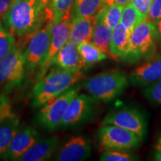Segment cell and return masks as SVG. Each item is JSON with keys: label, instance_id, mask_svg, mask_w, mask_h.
<instances>
[{"label": "cell", "instance_id": "cell-4", "mask_svg": "<svg viewBox=\"0 0 161 161\" xmlns=\"http://www.w3.org/2000/svg\"><path fill=\"white\" fill-rule=\"evenodd\" d=\"M158 41L156 25L145 18L130 32L128 61L135 62L152 57L156 54Z\"/></svg>", "mask_w": 161, "mask_h": 161}, {"label": "cell", "instance_id": "cell-31", "mask_svg": "<svg viewBox=\"0 0 161 161\" xmlns=\"http://www.w3.org/2000/svg\"><path fill=\"white\" fill-rule=\"evenodd\" d=\"M153 0H130V4L142 14L147 16L149 12Z\"/></svg>", "mask_w": 161, "mask_h": 161}, {"label": "cell", "instance_id": "cell-28", "mask_svg": "<svg viewBox=\"0 0 161 161\" xmlns=\"http://www.w3.org/2000/svg\"><path fill=\"white\" fill-rule=\"evenodd\" d=\"M143 94L151 103L161 105V80L146 86L143 90Z\"/></svg>", "mask_w": 161, "mask_h": 161}, {"label": "cell", "instance_id": "cell-20", "mask_svg": "<svg viewBox=\"0 0 161 161\" xmlns=\"http://www.w3.org/2000/svg\"><path fill=\"white\" fill-rule=\"evenodd\" d=\"M78 52L83 61L84 68H88L94 64L107 59L108 55L92 42H85L77 46Z\"/></svg>", "mask_w": 161, "mask_h": 161}, {"label": "cell", "instance_id": "cell-27", "mask_svg": "<svg viewBox=\"0 0 161 161\" xmlns=\"http://www.w3.org/2000/svg\"><path fill=\"white\" fill-rule=\"evenodd\" d=\"M102 161H131L137 160V157L130 152V151L104 150L101 154Z\"/></svg>", "mask_w": 161, "mask_h": 161}, {"label": "cell", "instance_id": "cell-17", "mask_svg": "<svg viewBox=\"0 0 161 161\" xmlns=\"http://www.w3.org/2000/svg\"><path fill=\"white\" fill-rule=\"evenodd\" d=\"M58 67L69 70H81L84 68L77 46L68 41L60 49L53 60Z\"/></svg>", "mask_w": 161, "mask_h": 161}, {"label": "cell", "instance_id": "cell-34", "mask_svg": "<svg viewBox=\"0 0 161 161\" xmlns=\"http://www.w3.org/2000/svg\"><path fill=\"white\" fill-rule=\"evenodd\" d=\"M156 29H157V34H158V41L161 43V18L159 19L158 23H157Z\"/></svg>", "mask_w": 161, "mask_h": 161}, {"label": "cell", "instance_id": "cell-3", "mask_svg": "<svg viewBox=\"0 0 161 161\" xmlns=\"http://www.w3.org/2000/svg\"><path fill=\"white\" fill-rule=\"evenodd\" d=\"M129 84V78L120 69L106 70L83 80L84 89L96 101L109 102L119 96Z\"/></svg>", "mask_w": 161, "mask_h": 161}, {"label": "cell", "instance_id": "cell-6", "mask_svg": "<svg viewBox=\"0 0 161 161\" xmlns=\"http://www.w3.org/2000/svg\"><path fill=\"white\" fill-rule=\"evenodd\" d=\"M23 50L16 43L11 51L0 60V88L10 90L22 84L26 75Z\"/></svg>", "mask_w": 161, "mask_h": 161}, {"label": "cell", "instance_id": "cell-1", "mask_svg": "<svg viewBox=\"0 0 161 161\" xmlns=\"http://www.w3.org/2000/svg\"><path fill=\"white\" fill-rule=\"evenodd\" d=\"M53 19L52 8L39 0H20L12 3L3 19L4 26L14 37L32 36L45 23Z\"/></svg>", "mask_w": 161, "mask_h": 161}, {"label": "cell", "instance_id": "cell-32", "mask_svg": "<svg viewBox=\"0 0 161 161\" xmlns=\"http://www.w3.org/2000/svg\"><path fill=\"white\" fill-rule=\"evenodd\" d=\"M13 3V0H0V23L3 21L4 17Z\"/></svg>", "mask_w": 161, "mask_h": 161}, {"label": "cell", "instance_id": "cell-24", "mask_svg": "<svg viewBox=\"0 0 161 161\" xmlns=\"http://www.w3.org/2000/svg\"><path fill=\"white\" fill-rule=\"evenodd\" d=\"M123 8L124 6L114 3L106 5L98 14L104 23L114 29L120 23Z\"/></svg>", "mask_w": 161, "mask_h": 161}, {"label": "cell", "instance_id": "cell-18", "mask_svg": "<svg viewBox=\"0 0 161 161\" xmlns=\"http://www.w3.org/2000/svg\"><path fill=\"white\" fill-rule=\"evenodd\" d=\"M94 19L84 17H72L69 41L78 46L92 40Z\"/></svg>", "mask_w": 161, "mask_h": 161}, {"label": "cell", "instance_id": "cell-8", "mask_svg": "<svg viewBox=\"0 0 161 161\" xmlns=\"http://www.w3.org/2000/svg\"><path fill=\"white\" fill-rule=\"evenodd\" d=\"M101 149L132 151L140 144V139L134 133L114 125H102L98 132Z\"/></svg>", "mask_w": 161, "mask_h": 161}, {"label": "cell", "instance_id": "cell-11", "mask_svg": "<svg viewBox=\"0 0 161 161\" xmlns=\"http://www.w3.org/2000/svg\"><path fill=\"white\" fill-rule=\"evenodd\" d=\"M95 101L91 96L78 94L70 102L60 126H75L87 120L93 111Z\"/></svg>", "mask_w": 161, "mask_h": 161}, {"label": "cell", "instance_id": "cell-33", "mask_svg": "<svg viewBox=\"0 0 161 161\" xmlns=\"http://www.w3.org/2000/svg\"><path fill=\"white\" fill-rule=\"evenodd\" d=\"M154 158L156 160L161 161V134L157 141L154 148Z\"/></svg>", "mask_w": 161, "mask_h": 161}, {"label": "cell", "instance_id": "cell-13", "mask_svg": "<svg viewBox=\"0 0 161 161\" xmlns=\"http://www.w3.org/2000/svg\"><path fill=\"white\" fill-rule=\"evenodd\" d=\"M91 156V143L86 136H74L64 145L55 157L58 161H80Z\"/></svg>", "mask_w": 161, "mask_h": 161}, {"label": "cell", "instance_id": "cell-22", "mask_svg": "<svg viewBox=\"0 0 161 161\" xmlns=\"http://www.w3.org/2000/svg\"><path fill=\"white\" fill-rule=\"evenodd\" d=\"M105 6L104 0H75L72 17H84L94 19Z\"/></svg>", "mask_w": 161, "mask_h": 161}, {"label": "cell", "instance_id": "cell-12", "mask_svg": "<svg viewBox=\"0 0 161 161\" xmlns=\"http://www.w3.org/2000/svg\"><path fill=\"white\" fill-rule=\"evenodd\" d=\"M133 85L146 86L161 80V54H154L147 58L129 75Z\"/></svg>", "mask_w": 161, "mask_h": 161}, {"label": "cell", "instance_id": "cell-19", "mask_svg": "<svg viewBox=\"0 0 161 161\" xmlns=\"http://www.w3.org/2000/svg\"><path fill=\"white\" fill-rule=\"evenodd\" d=\"M112 34L113 29L104 23L101 15L98 14L94 18L92 42L103 50L110 58H112L110 50Z\"/></svg>", "mask_w": 161, "mask_h": 161}, {"label": "cell", "instance_id": "cell-21", "mask_svg": "<svg viewBox=\"0 0 161 161\" xmlns=\"http://www.w3.org/2000/svg\"><path fill=\"white\" fill-rule=\"evenodd\" d=\"M19 129V119L17 116L7 119L0 124V158L5 154Z\"/></svg>", "mask_w": 161, "mask_h": 161}, {"label": "cell", "instance_id": "cell-25", "mask_svg": "<svg viewBox=\"0 0 161 161\" xmlns=\"http://www.w3.org/2000/svg\"><path fill=\"white\" fill-rule=\"evenodd\" d=\"M75 0H52V21L70 19Z\"/></svg>", "mask_w": 161, "mask_h": 161}, {"label": "cell", "instance_id": "cell-10", "mask_svg": "<svg viewBox=\"0 0 161 161\" xmlns=\"http://www.w3.org/2000/svg\"><path fill=\"white\" fill-rule=\"evenodd\" d=\"M71 19L51 21V42L45 61L40 66L38 78H43L48 69L53 64V60L58 52L69 40Z\"/></svg>", "mask_w": 161, "mask_h": 161}, {"label": "cell", "instance_id": "cell-14", "mask_svg": "<svg viewBox=\"0 0 161 161\" xmlns=\"http://www.w3.org/2000/svg\"><path fill=\"white\" fill-rule=\"evenodd\" d=\"M39 140V134L35 128L27 126L19 129L2 158L7 160H18Z\"/></svg>", "mask_w": 161, "mask_h": 161}, {"label": "cell", "instance_id": "cell-5", "mask_svg": "<svg viewBox=\"0 0 161 161\" xmlns=\"http://www.w3.org/2000/svg\"><path fill=\"white\" fill-rule=\"evenodd\" d=\"M78 87H71L42 106L36 116L38 125L43 129L49 131L57 129L61 125L70 102L78 95Z\"/></svg>", "mask_w": 161, "mask_h": 161}, {"label": "cell", "instance_id": "cell-26", "mask_svg": "<svg viewBox=\"0 0 161 161\" xmlns=\"http://www.w3.org/2000/svg\"><path fill=\"white\" fill-rule=\"evenodd\" d=\"M15 44L14 36L0 23V60L11 51Z\"/></svg>", "mask_w": 161, "mask_h": 161}, {"label": "cell", "instance_id": "cell-30", "mask_svg": "<svg viewBox=\"0 0 161 161\" xmlns=\"http://www.w3.org/2000/svg\"><path fill=\"white\" fill-rule=\"evenodd\" d=\"M147 18L154 25H157L161 18V0H153Z\"/></svg>", "mask_w": 161, "mask_h": 161}, {"label": "cell", "instance_id": "cell-2", "mask_svg": "<svg viewBox=\"0 0 161 161\" xmlns=\"http://www.w3.org/2000/svg\"><path fill=\"white\" fill-rule=\"evenodd\" d=\"M85 75L81 70H69L58 67L38 80L33 90L32 106H43L64 92L67 91Z\"/></svg>", "mask_w": 161, "mask_h": 161}, {"label": "cell", "instance_id": "cell-23", "mask_svg": "<svg viewBox=\"0 0 161 161\" xmlns=\"http://www.w3.org/2000/svg\"><path fill=\"white\" fill-rule=\"evenodd\" d=\"M147 16L142 14L137 9L133 6L131 4H128L124 6L122 11V17L120 23L123 25L130 32L134 29V27L146 18Z\"/></svg>", "mask_w": 161, "mask_h": 161}, {"label": "cell", "instance_id": "cell-37", "mask_svg": "<svg viewBox=\"0 0 161 161\" xmlns=\"http://www.w3.org/2000/svg\"><path fill=\"white\" fill-rule=\"evenodd\" d=\"M104 4H105L106 5H110V4L114 3V0H104Z\"/></svg>", "mask_w": 161, "mask_h": 161}, {"label": "cell", "instance_id": "cell-29", "mask_svg": "<svg viewBox=\"0 0 161 161\" xmlns=\"http://www.w3.org/2000/svg\"><path fill=\"white\" fill-rule=\"evenodd\" d=\"M16 116L12 109L11 101L7 94L0 95V124L4 121Z\"/></svg>", "mask_w": 161, "mask_h": 161}, {"label": "cell", "instance_id": "cell-36", "mask_svg": "<svg viewBox=\"0 0 161 161\" xmlns=\"http://www.w3.org/2000/svg\"><path fill=\"white\" fill-rule=\"evenodd\" d=\"M40 2V3L43 5V7H49V3H51L52 0H39Z\"/></svg>", "mask_w": 161, "mask_h": 161}, {"label": "cell", "instance_id": "cell-15", "mask_svg": "<svg viewBox=\"0 0 161 161\" xmlns=\"http://www.w3.org/2000/svg\"><path fill=\"white\" fill-rule=\"evenodd\" d=\"M130 32L121 23L113 29L110 47L112 59L128 60L130 51Z\"/></svg>", "mask_w": 161, "mask_h": 161}, {"label": "cell", "instance_id": "cell-35", "mask_svg": "<svg viewBox=\"0 0 161 161\" xmlns=\"http://www.w3.org/2000/svg\"><path fill=\"white\" fill-rule=\"evenodd\" d=\"M114 3H117L119 5H121L122 6H125L128 4H129L130 0H114Z\"/></svg>", "mask_w": 161, "mask_h": 161}, {"label": "cell", "instance_id": "cell-9", "mask_svg": "<svg viewBox=\"0 0 161 161\" xmlns=\"http://www.w3.org/2000/svg\"><path fill=\"white\" fill-rule=\"evenodd\" d=\"M102 125H114L136 134L141 141L147 134V122L143 114L136 108L122 107L113 110L102 121Z\"/></svg>", "mask_w": 161, "mask_h": 161}, {"label": "cell", "instance_id": "cell-7", "mask_svg": "<svg viewBox=\"0 0 161 161\" xmlns=\"http://www.w3.org/2000/svg\"><path fill=\"white\" fill-rule=\"evenodd\" d=\"M51 42V21L33 34L23 50L26 73H33L45 61Z\"/></svg>", "mask_w": 161, "mask_h": 161}, {"label": "cell", "instance_id": "cell-38", "mask_svg": "<svg viewBox=\"0 0 161 161\" xmlns=\"http://www.w3.org/2000/svg\"><path fill=\"white\" fill-rule=\"evenodd\" d=\"M18 1H20V0H13V3H15V2H18Z\"/></svg>", "mask_w": 161, "mask_h": 161}, {"label": "cell", "instance_id": "cell-16", "mask_svg": "<svg viewBox=\"0 0 161 161\" xmlns=\"http://www.w3.org/2000/svg\"><path fill=\"white\" fill-rule=\"evenodd\" d=\"M59 138L52 136L40 139L17 161H43L51 158L58 148Z\"/></svg>", "mask_w": 161, "mask_h": 161}]
</instances>
